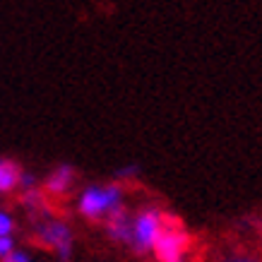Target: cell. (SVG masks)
Here are the masks:
<instances>
[{
    "mask_svg": "<svg viewBox=\"0 0 262 262\" xmlns=\"http://www.w3.org/2000/svg\"><path fill=\"white\" fill-rule=\"evenodd\" d=\"M123 207V190L120 185H106V188H89L80 200V212L89 219L108 216Z\"/></svg>",
    "mask_w": 262,
    "mask_h": 262,
    "instance_id": "6da1fadb",
    "label": "cell"
},
{
    "mask_svg": "<svg viewBox=\"0 0 262 262\" xmlns=\"http://www.w3.org/2000/svg\"><path fill=\"white\" fill-rule=\"evenodd\" d=\"M164 226H166V216L161 214L159 209H154V207L142 209L133 219V248H135L137 253L154 250Z\"/></svg>",
    "mask_w": 262,
    "mask_h": 262,
    "instance_id": "7a4b0ae2",
    "label": "cell"
},
{
    "mask_svg": "<svg viewBox=\"0 0 262 262\" xmlns=\"http://www.w3.org/2000/svg\"><path fill=\"white\" fill-rule=\"evenodd\" d=\"M190 246V236L178 226V222H173L171 216H166V226L161 231L159 241L154 246V253L159 255L161 262H173V260H181L183 253L188 250Z\"/></svg>",
    "mask_w": 262,
    "mask_h": 262,
    "instance_id": "3957f363",
    "label": "cell"
},
{
    "mask_svg": "<svg viewBox=\"0 0 262 262\" xmlns=\"http://www.w3.org/2000/svg\"><path fill=\"white\" fill-rule=\"evenodd\" d=\"M39 236H41V241H43L46 246L53 248V250H56L60 257H70L72 233H70V229H68V224L58 222V219H53V222H46L39 229Z\"/></svg>",
    "mask_w": 262,
    "mask_h": 262,
    "instance_id": "277c9868",
    "label": "cell"
},
{
    "mask_svg": "<svg viewBox=\"0 0 262 262\" xmlns=\"http://www.w3.org/2000/svg\"><path fill=\"white\" fill-rule=\"evenodd\" d=\"M106 231L113 241H120V243H130L133 246V219L127 214L125 207L116 209L108 219H106Z\"/></svg>",
    "mask_w": 262,
    "mask_h": 262,
    "instance_id": "5b68a950",
    "label": "cell"
},
{
    "mask_svg": "<svg viewBox=\"0 0 262 262\" xmlns=\"http://www.w3.org/2000/svg\"><path fill=\"white\" fill-rule=\"evenodd\" d=\"M72 181H75V171H72V166L63 164V166H58L53 173L48 176L46 188H48V192H53V195H63L72 185Z\"/></svg>",
    "mask_w": 262,
    "mask_h": 262,
    "instance_id": "8992f818",
    "label": "cell"
},
{
    "mask_svg": "<svg viewBox=\"0 0 262 262\" xmlns=\"http://www.w3.org/2000/svg\"><path fill=\"white\" fill-rule=\"evenodd\" d=\"M19 176H22V171L17 168L15 161L0 159V192L12 190L17 183H19Z\"/></svg>",
    "mask_w": 262,
    "mask_h": 262,
    "instance_id": "52a82bcc",
    "label": "cell"
},
{
    "mask_svg": "<svg viewBox=\"0 0 262 262\" xmlns=\"http://www.w3.org/2000/svg\"><path fill=\"white\" fill-rule=\"evenodd\" d=\"M10 231H12V219H10L8 214H3V212H0V238L10 236Z\"/></svg>",
    "mask_w": 262,
    "mask_h": 262,
    "instance_id": "ba28073f",
    "label": "cell"
},
{
    "mask_svg": "<svg viewBox=\"0 0 262 262\" xmlns=\"http://www.w3.org/2000/svg\"><path fill=\"white\" fill-rule=\"evenodd\" d=\"M137 173H140L137 166H125V168H120V171H116V178H118V181H125V178H135Z\"/></svg>",
    "mask_w": 262,
    "mask_h": 262,
    "instance_id": "9c48e42d",
    "label": "cell"
},
{
    "mask_svg": "<svg viewBox=\"0 0 262 262\" xmlns=\"http://www.w3.org/2000/svg\"><path fill=\"white\" fill-rule=\"evenodd\" d=\"M10 253H12V238L5 236V238H0V260H5Z\"/></svg>",
    "mask_w": 262,
    "mask_h": 262,
    "instance_id": "30bf717a",
    "label": "cell"
},
{
    "mask_svg": "<svg viewBox=\"0 0 262 262\" xmlns=\"http://www.w3.org/2000/svg\"><path fill=\"white\" fill-rule=\"evenodd\" d=\"M3 262H32V260H29V255L27 253H10Z\"/></svg>",
    "mask_w": 262,
    "mask_h": 262,
    "instance_id": "8fae6325",
    "label": "cell"
},
{
    "mask_svg": "<svg viewBox=\"0 0 262 262\" xmlns=\"http://www.w3.org/2000/svg\"><path fill=\"white\" fill-rule=\"evenodd\" d=\"M19 183H22L27 190H32V188H34V176L32 173H22V176H19Z\"/></svg>",
    "mask_w": 262,
    "mask_h": 262,
    "instance_id": "7c38bea8",
    "label": "cell"
},
{
    "mask_svg": "<svg viewBox=\"0 0 262 262\" xmlns=\"http://www.w3.org/2000/svg\"><path fill=\"white\" fill-rule=\"evenodd\" d=\"M224 262H257V260H250V257H231V260H224Z\"/></svg>",
    "mask_w": 262,
    "mask_h": 262,
    "instance_id": "4fadbf2b",
    "label": "cell"
},
{
    "mask_svg": "<svg viewBox=\"0 0 262 262\" xmlns=\"http://www.w3.org/2000/svg\"><path fill=\"white\" fill-rule=\"evenodd\" d=\"M173 262H188V260H185V257H181V260H173Z\"/></svg>",
    "mask_w": 262,
    "mask_h": 262,
    "instance_id": "5bb4252c",
    "label": "cell"
}]
</instances>
